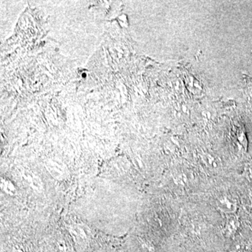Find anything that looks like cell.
I'll return each instance as SVG.
<instances>
[{
  "label": "cell",
  "instance_id": "cell-4",
  "mask_svg": "<svg viewBox=\"0 0 252 252\" xmlns=\"http://www.w3.org/2000/svg\"><path fill=\"white\" fill-rule=\"evenodd\" d=\"M250 247L246 242L238 241L233 244L228 252H249Z\"/></svg>",
  "mask_w": 252,
  "mask_h": 252
},
{
  "label": "cell",
  "instance_id": "cell-2",
  "mask_svg": "<svg viewBox=\"0 0 252 252\" xmlns=\"http://www.w3.org/2000/svg\"><path fill=\"white\" fill-rule=\"evenodd\" d=\"M240 227V221L238 217L235 216V215H230L225 222L223 232L226 236L232 237L238 231Z\"/></svg>",
  "mask_w": 252,
  "mask_h": 252
},
{
  "label": "cell",
  "instance_id": "cell-3",
  "mask_svg": "<svg viewBox=\"0 0 252 252\" xmlns=\"http://www.w3.org/2000/svg\"><path fill=\"white\" fill-rule=\"evenodd\" d=\"M1 187L2 190L8 195L14 196L16 194V189L12 182L9 180L1 179Z\"/></svg>",
  "mask_w": 252,
  "mask_h": 252
},
{
  "label": "cell",
  "instance_id": "cell-1",
  "mask_svg": "<svg viewBox=\"0 0 252 252\" xmlns=\"http://www.w3.org/2000/svg\"><path fill=\"white\" fill-rule=\"evenodd\" d=\"M217 209L222 213L227 215H234L238 212L239 201L234 195L230 194H223L216 200Z\"/></svg>",
  "mask_w": 252,
  "mask_h": 252
},
{
  "label": "cell",
  "instance_id": "cell-5",
  "mask_svg": "<svg viewBox=\"0 0 252 252\" xmlns=\"http://www.w3.org/2000/svg\"><path fill=\"white\" fill-rule=\"evenodd\" d=\"M139 243H140V248L142 252H156L155 247L153 243H151L149 240L145 239H139Z\"/></svg>",
  "mask_w": 252,
  "mask_h": 252
},
{
  "label": "cell",
  "instance_id": "cell-6",
  "mask_svg": "<svg viewBox=\"0 0 252 252\" xmlns=\"http://www.w3.org/2000/svg\"><path fill=\"white\" fill-rule=\"evenodd\" d=\"M25 178L28 180V183L32 188L39 189L41 188V181L37 177H34L32 175H26Z\"/></svg>",
  "mask_w": 252,
  "mask_h": 252
}]
</instances>
